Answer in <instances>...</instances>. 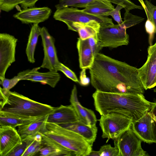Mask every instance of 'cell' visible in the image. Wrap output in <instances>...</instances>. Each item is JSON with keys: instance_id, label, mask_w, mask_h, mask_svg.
<instances>
[{"instance_id": "1", "label": "cell", "mask_w": 156, "mask_h": 156, "mask_svg": "<svg viewBox=\"0 0 156 156\" xmlns=\"http://www.w3.org/2000/svg\"><path fill=\"white\" fill-rule=\"evenodd\" d=\"M90 83L96 90L119 93L144 94L138 69L98 53L89 69Z\"/></svg>"}, {"instance_id": "2", "label": "cell", "mask_w": 156, "mask_h": 156, "mask_svg": "<svg viewBox=\"0 0 156 156\" xmlns=\"http://www.w3.org/2000/svg\"><path fill=\"white\" fill-rule=\"evenodd\" d=\"M144 94L119 93L96 90L92 94L96 110L100 115L115 112L137 120L149 111L152 103L145 98Z\"/></svg>"}, {"instance_id": "3", "label": "cell", "mask_w": 156, "mask_h": 156, "mask_svg": "<svg viewBox=\"0 0 156 156\" xmlns=\"http://www.w3.org/2000/svg\"><path fill=\"white\" fill-rule=\"evenodd\" d=\"M0 100V112L25 117H40L48 115L55 108L1 87Z\"/></svg>"}, {"instance_id": "4", "label": "cell", "mask_w": 156, "mask_h": 156, "mask_svg": "<svg viewBox=\"0 0 156 156\" xmlns=\"http://www.w3.org/2000/svg\"><path fill=\"white\" fill-rule=\"evenodd\" d=\"M42 135L75 152L76 156H87L91 146L81 136L60 125L47 122L46 130Z\"/></svg>"}, {"instance_id": "5", "label": "cell", "mask_w": 156, "mask_h": 156, "mask_svg": "<svg viewBox=\"0 0 156 156\" xmlns=\"http://www.w3.org/2000/svg\"><path fill=\"white\" fill-rule=\"evenodd\" d=\"M54 18L66 24L73 22L87 23L96 21L101 27L114 24L112 19L108 16L95 15L86 13L77 8L68 7L56 9L54 13Z\"/></svg>"}, {"instance_id": "6", "label": "cell", "mask_w": 156, "mask_h": 156, "mask_svg": "<svg viewBox=\"0 0 156 156\" xmlns=\"http://www.w3.org/2000/svg\"><path fill=\"white\" fill-rule=\"evenodd\" d=\"M99 121L102 132V137L108 138V140L117 138L122 132L131 126L133 122L130 118L115 112L101 115Z\"/></svg>"}, {"instance_id": "7", "label": "cell", "mask_w": 156, "mask_h": 156, "mask_svg": "<svg viewBox=\"0 0 156 156\" xmlns=\"http://www.w3.org/2000/svg\"><path fill=\"white\" fill-rule=\"evenodd\" d=\"M126 29L122 23L101 27L98 34V45L100 50L104 47L115 48L128 45L129 37Z\"/></svg>"}, {"instance_id": "8", "label": "cell", "mask_w": 156, "mask_h": 156, "mask_svg": "<svg viewBox=\"0 0 156 156\" xmlns=\"http://www.w3.org/2000/svg\"><path fill=\"white\" fill-rule=\"evenodd\" d=\"M114 140L115 146L119 149L120 156L148 155L142 148V140L136 134L131 126Z\"/></svg>"}, {"instance_id": "9", "label": "cell", "mask_w": 156, "mask_h": 156, "mask_svg": "<svg viewBox=\"0 0 156 156\" xmlns=\"http://www.w3.org/2000/svg\"><path fill=\"white\" fill-rule=\"evenodd\" d=\"M18 39L10 34H0V79L5 78L6 72L15 61Z\"/></svg>"}, {"instance_id": "10", "label": "cell", "mask_w": 156, "mask_h": 156, "mask_svg": "<svg viewBox=\"0 0 156 156\" xmlns=\"http://www.w3.org/2000/svg\"><path fill=\"white\" fill-rule=\"evenodd\" d=\"M147 52L146 61L137 69L145 90L153 88L156 78V42L149 46Z\"/></svg>"}, {"instance_id": "11", "label": "cell", "mask_w": 156, "mask_h": 156, "mask_svg": "<svg viewBox=\"0 0 156 156\" xmlns=\"http://www.w3.org/2000/svg\"><path fill=\"white\" fill-rule=\"evenodd\" d=\"M40 36L44 52V58L40 67L56 71V66L60 62L55 44V39L44 27H41Z\"/></svg>"}, {"instance_id": "12", "label": "cell", "mask_w": 156, "mask_h": 156, "mask_svg": "<svg viewBox=\"0 0 156 156\" xmlns=\"http://www.w3.org/2000/svg\"><path fill=\"white\" fill-rule=\"evenodd\" d=\"M105 1H108L117 5H122L125 7V11H130L135 9H144L142 6L136 5L130 0H59L55 7L56 9L68 7L85 8L99 4Z\"/></svg>"}, {"instance_id": "13", "label": "cell", "mask_w": 156, "mask_h": 156, "mask_svg": "<svg viewBox=\"0 0 156 156\" xmlns=\"http://www.w3.org/2000/svg\"><path fill=\"white\" fill-rule=\"evenodd\" d=\"M40 67L27 69L19 73L17 75L19 80L40 82L54 88L59 81L61 76L58 71L49 70L46 72H39Z\"/></svg>"}, {"instance_id": "14", "label": "cell", "mask_w": 156, "mask_h": 156, "mask_svg": "<svg viewBox=\"0 0 156 156\" xmlns=\"http://www.w3.org/2000/svg\"><path fill=\"white\" fill-rule=\"evenodd\" d=\"M22 139L15 128L9 126H0V155L8 156Z\"/></svg>"}, {"instance_id": "15", "label": "cell", "mask_w": 156, "mask_h": 156, "mask_svg": "<svg viewBox=\"0 0 156 156\" xmlns=\"http://www.w3.org/2000/svg\"><path fill=\"white\" fill-rule=\"evenodd\" d=\"M51 12V9L47 7H33L23 9L13 16L23 23L38 24L48 19Z\"/></svg>"}, {"instance_id": "16", "label": "cell", "mask_w": 156, "mask_h": 156, "mask_svg": "<svg viewBox=\"0 0 156 156\" xmlns=\"http://www.w3.org/2000/svg\"><path fill=\"white\" fill-rule=\"evenodd\" d=\"M78 120L77 115L71 104L68 105H61L58 107L55 108L48 114L47 122L61 125Z\"/></svg>"}, {"instance_id": "17", "label": "cell", "mask_w": 156, "mask_h": 156, "mask_svg": "<svg viewBox=\"0 0 156 156\" xmlns=\"http://www.w3.org/2000/svg\"><path fill=\"white\" fill-rule=\"evenodd\" d=\"M131 127L142 141L147 143H154L152 118L149 111L137 120L133 122Z\"/></svg>"}, {"instance_id": "18", "label": "cell", "mask_w": 156, "mask_h": 156, "mask_svg": "<svg viewBox=\"0 0 156 156\" xmlns=\"http://www.w3.org/2000/svg\"><path fill=\"white\" fill-rule=\"evenodd\" d=\"M70 102L75 110L80 121L87 125H96L97 119L94 112L92 110L83 106L79 101L75 85H74L71 91Z\"/></svg>"}, {"instance_id": "19", "label": "cell", "mask_w": 156, "mask_h": 156, "mask_svg": "<svg viewBox=\"0 0 156 156\" xmlns=\"http://www.w3.org/2000/svg\"><path fill=\"white\" fill-rule=\"evenodd\" d=\"M60 126L82 136L92 146L97 136L98 129L96 125L93 126L87 125L78 120Z\"/></svg>"}, {"instance_id": "20", "label": "cell", "mask_w": 156, "mask_h": 156, "mask_svg": "<svg viewBox=\"0 0 156 156\" xmlns=\"http://www.w3.org/2000/svg\"><path fill=\"white\" fill-rule=\"evenodd\" d=\"M42 147L39 152L42 156H76L75 152L42 135Z\"/></svg>"}, {"instance_id": "21", "label": "cell", "mask_w": 156, "mask_h": 156, "mask_svg": "<svg viewBox=\"0 0 156 156\" xmlns=\"http://www.w3.org/2000/svg\"><path fill=\"white\" fill-rule=\"evenodd\" d=\"M76 47L80 68L89 69L94 63L95 56L87 40H82L78 38Z\"/></svg>"}, {"instance_id": "22", "label": "cell", "mask_w": 156, "mask_h": 156, "mask_svg": "<svg viewBox=\"0 0 156 156\" xmlns=\"http://www.w3.org/2000/svg\"><path fill=\"white\" fill-rule=\"evenodd\" d=\"M48 115L39 117L29 123L18 126L17 131L22 139L38 133H43L46 130Z\"/></svg>"}, {"instance_id": "23", "label": "cell", "mask_w": 156, "mask_h": 156, "mask_svg": "<svg viewBox=\"0 0 156 156\" xmlns=\"http://www.w3.org/2000/svg\"><path fill=\"white\" fill-rule=\"evenodd\" d=\"M41 29L38 24H34L31 28L26 50L28 60L31 63L35 62V51L38 37L40 36Z\"/></svg>"}, {"instance_id": "24", "label": "cell", "mask_w": 156, "mask_h": 156, "mask_svg": "<svg viewBox=\"0 0 156 156\" xmlns=\"http://www.w3.org/2000/svg\"><path fill=\"white\" fill-rule=\"evenodd\" d=\"M38 118L25 117L0 112V126H9L15 128L29 123Z\"/></svg>"}, {"instance_id": "25", "label": "cell", "mask_w": 156, "mask_h": 156, "mask_svg": "<svg viewBox=\"0 0 156 156\" xmlns=\"http://www.w3.org/2000/svg\"><path fill=\"white\" fill-rule=\"evenodd\" d=\"M111 2L105 1L102 3L90 7L83 9L84 12L95 15L109 16L108 13L114 9Z\"/></svg>"}, {"instance_id": "26", "label": "cell", "mask_w": 156, "mask_h": 156, "mask_svg": "<svg viewBox=\"0 0 156 156\" xmlns=\"http://www.w3.org/2000/svg\"><path fill=\"white\" fill-rule=\"evenodd\" d=\"M42 133H38L35 134L33 139L30 142L22 156H32L38 153L42 147Z\"/></svg>"}, {"instance_id": "27", "label": "cell", "mask_w": 156, "mask_h": 156, "mask_svg": "<svg viewBox=\"0 0 156 156\" xmlns=\"http://www.w3.org/2000/svg\"><path fill=\"white\" fill-rule=\"evenodd\" d=\"M88 156H120L118 147H112L110 144L101 147L98 151H92Z\"/></svg>"}, {"instance_id": "28", "label": "cell", "mask_w": 156, "mask_h": 156, "mask_svg": "<svg viewBox=\"0 0 156 156\" xmlns=\"http://www.w3.org/2000/svg\"><path fill=\"white\" fill-rule=\"evenodd\" d=\"M144 19L141 16L133 15L129 11H125L122 23L127 29L140 23Z\"/></svg>"}, {"instance_id": "29", "label": "cell", "mask_w": 156, "mask_h": 156, "mask_svg": "<svg viewBox=\"0 0 156 156\" xmlns=\"http://www.w3.org/2000/svg\"><path fill=\"white\" fill-rule=\"evenodd\" d=\"M34 137V136L32 135L22 139V143L16 147L8 156H22Z\"/></svg>"}, {"instance_id": "30", "label": "cell", "mask_w": 156, "mask_h": 156, "mask_svg": "<svg viewBox=\"0 0 156 156\" xmlns=\"http://www.w3.org/2000/svg\"><path fill=\"white\" fill-rule=\"evenodd\" d=\"M56 70L57 71H59L62 72L67 77L73 81L75 82L80 83V81L75 73L69 68L60 62L56 66Z\"/></svg>"}, {"instance_id": "31", "label": "cell", "mask_w": 156, "mask_h": 156, "mask_svg": "<svg viewBox=\"0 0 156 156\" xmlns=\"http://www.w3.org/2000/svg\"><path fill=\"white\" fill-rule=\"evenodd\" d=\"M23 0H0V8L2 11L8 12L13 9Z\"/></svg>"}, {"instance_id": "32", "label": "cell", "mask_w": 156, "mask_h": 156, "mask_svg": "<svg viewBox=\"0 0 156 156\" xmlns=\"http://www.w3.org/2000/svg\"><path fill=\"white\" fill-rule=\"evenodd\" d=\"M20 81L17 76H15L10 79L5 78L0 79V83L2 86L3 88L10 90L14 87Z\"/></svg>"}, {"instance_id": "33", "label": "cell", "mask_w": 156, "mask_h": 156, "mask_svg": "<svg viewBox=\"0 0 156 156\" xmlns=\"http://www.w3.org/2000/svg\"><path fill=\"white\" fill-rule=\"evenodd\" d=\"M145 29L149 35V42L150 45L152 44V41L155 33H156L155 27L153 23L147 19L145 25Z\"/></svg>"}, {"instance_id": "34", "label": "cell", "mask_w": 156, "mask_h": 156, "mask_svg": "<svg viewBox=\"0 0 156 156\" xmlns=\"http://www.w3.org/2000/svg\"><path fill=\"white\" fill-rule=\"evenodd\" d=\"M149 112L152 118V126L154 143H156V102L152 103Z\"/></svg>"}, {"instance_id": "35", "label": "cell", "mask_w": 156, "mask_h": 156, "mask_svg": "<svg viewBox=\"0 0 156 156\" xmlns=\"http://www.w3.org/2000/svg\"><path fill=\"white\" fill-rule=\"evenodd\" d=\"M125 7L121 5H117L114 9L108 13L109 16H111L119 24H122L123 21L121 18L120 10Z\"/></svg>"}, {"instance_id": "36", "label": "cell", "mask_w": 156, "mask_h": 156, "mask_svg": "<svg viewBox=\"0 0 156 156\" xmlns=\"http://www.w3.org/2000/svg\"><path fill=\"white\" fill-rule=\"evenodd\" d=\"M144 2L149 12L150 20L155 26L156 33V6L153 4L150 1L145 0Z\"/></svg>"}, {"instance_id": "37", "label": "cell", "mask_w": 156, "mask_h": 156, "mask_svg": "<svg viewBox=\"0 0 156 156\" xmlns=\"http://www.w3.org/2000/svg\"><path fill=\"white\" fill-rule=\"evenodd\" d=\"M88 43L91 48L95 56L100 50L98 45V34L87 39Z\"/></svg>"}, {"instance_id": "38", "label": "cell", "mask_w": 156, "mask_h": 156, "mask_svg": "<svg viewBox=\"0 0 156 156\" xmlns=\"http://www.w3.org/2000/svg\"><path fill=\"white\" fill-rule=\"evenodd\" d=\"M86 69H83L80 73L79 83L82 86H86L88 85L90 82V80L87 76Z\"/></svg>"}, {"instance_id": "39", "label": "cell", "mask_w": 156, "mask_h": 156, "mask_svg": "<svg viewBox=\"0 0 156 156\" xmlns=\"http://www.w3.org/2000/svg\"><path fill=\"white\" fill-rule=\"evenodd\" d=\"M39 0H23L20 4L23 9L34 7Z\"/></svg>"}, {"instance_id": "40", "label": "cell", "mask_w": 156, "mask_h": 156, "mask_svg": "<svg viewBox=\"0 0 156 156\" xmlns=\"http://www.w3.org/2000/svg\"><path fill=\"white\" fill-rule=\"evenodd\" d=\"M156 86V79H155V82L153 85V87H155V86Z\"/></svg>"}]
</instances>
